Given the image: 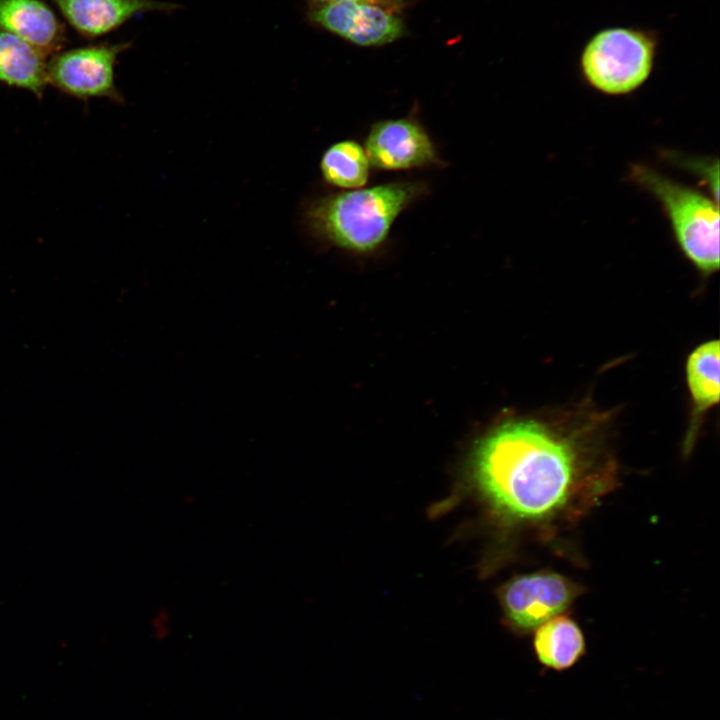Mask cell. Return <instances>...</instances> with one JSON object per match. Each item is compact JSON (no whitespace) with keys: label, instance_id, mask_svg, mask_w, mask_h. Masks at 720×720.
Instances as JSON below:
<instances>
[{"label":"cell","instance_id":"6da1fadb","mask_svg":"<svg viewBox=\"0 0 720 720\" xmlns=\"http://www.w3.org/2000/svg\"><path fill=\"white\" fill-rule=\"evenodd\" d=\"M611 419L582 402L500 423L474 450L475 489L510 525L545 533L576 520L615 486Z\"/></svg>","mask_w":720,"mask_h":720},{"label":"cell","instance_id":"7a4b0ae2","mask_svg":"<svg viewBox=\"0 0 720 720\" xmlns=\"http://www.w3.org/2000/svg\"><path fill=\"white\" fill-rule=\"evenodd\" d=\"M427 191L423 182L396 181L321 196L306 209L314 236L337 247L367 253L388 238L396 219Z\"/></svg>","mask_w":720,"mask_h":720},{"label":"cell","instance_id":"3957f363","mask_svg":"<svg viewBox=\"0 0 720 720\" xmlns=\"http://www.w3.org/2000/svg\"><path fill=\"white\" fill-rule=\"evenodd\" d=\"M632 180L660 203L682 254L704 276L719 270V205L703 191L637 164Z\"/></svg>","mask_w":720,"mask_h":720},{"label":"cell","instance_id":"277c9868","mask_svg":"<svg viewBox=\"0 0 720 720\" xmlns=\"http://www.w3.org/2000/svg\"><path fill=\"white\" fill-rule=\"evenodd\" d=\"M658 47L656 30L637 26L600 29L586 41L580 52L581 77L602 94H630L650 78Z\"/></svg>","mask_w":720,"mask_h":720},{"label":"cell","instance_id":"5b68a950","mask_svg":"<svg viewBox=\"0 0 720 720\" xmlns=\"http://www.w3.org/2000/svg\"><path fill=\"white\" fill-rule=\"evenodd\" d=\"M131 45L101 42L61 49L47 62L48 85L78 100L108 98L122 103L115 85V66L119 55Z\"/></svg>","mask_w":720,"mask_h":720},{"label":"cell","instance_id":"8992f818","mask_svg":"<svg viewBox=\"0 0 720 720\" xmlns=\"http://www.w3.org/2000/svg\"><path fill=\"white\" fill-rule=\"evenodd\" d=\"M582 590L568 577L543 570L511 579L501 588L499 598L507 623L526 634L563 614Z\"/></svg>","mask_w":720,"mask_h":720},{"label":"cell","instance_id":"52a82bcc","mask_svg":"<svg viewBox=\"0 0 720 720\" xmlns=\"http://www.w3.org/2000/svg\"><path fill=\"white\" fill-rule=\"evenodd\" d=\"M395 5L387 0H332L314 6L308 19L356 45L382 46L404 33Z\"/></svg>","mask_w":720,"mask_h":720},{"label":"cell","instance_id":"ba28073f","mask_svg":"<svg viewBox=\"0 0 720 720\" xmlns=\"http://www.w3.org/2000/svg\"><path fill=\"white\" fill-rule=\"evenodd\" d=\"M364 148L371 167L381 171H403L441 163L428 131L411 116L375 122L366 136Z\"/></svg>","mask_w":720,"mask_h":720},{"label":"cell","instance_id":"9c48e42d","mask_svg":"<svg viewBox=\"0 0 720 720\" xmlns=\"http://www.w3.org/2000/svg\"><path fill=\"white\" fill-rule=\"evenodd\" d=\"M81 37L97 39L146 12H172L178 5L157 0H50Z\"/></svg>","mask_w":720,"mask_h":720},{"label":"cell","instance_id":"30bf717a","mask_svg":"<svg viewBox=\"0 0 720 720\" xmlns=\"http://www.w3.org/2000/svg\"><path fill=\"white\" fill-rule=\"evenodd\" d=\"M0 29L45 56L58 52L68 43L65 24L43 0H0Z\"/></svg>","mask_w":720,"mask_h":720},{"label":"cell","instance_id":"8fae6325","mask_svg":"<svg viewBox=\"0 0 720 720\" xmlns=\"http://www.w3.org/2000/svg\"><path fill=\"white\" fill-rule=\"evenodd\" d=\"M686 383L691 399L689 427L684 447L688 452L696 439L704 416L719 402L720 343L708 340L694 348L685 364Z\"/></svg>","mask_w":720,"mask_h":720},{"label":"cell","instance_id":"7c38bea8","mask_svg":"<svg viewBox=\"0 0 720 720\" xmlns=\"http://www.w3.org/2000/svg\"><path fill=\"white\" fill-rule=\"evenodd\" d=\"M533 651L545 669L564 672L585 656L587 646L582 629L568 616H555L534 630Z\"/></svg>","mask_w":720,"mask_h":720},{"label":"cell","instance_id":"4fadbf2b","mask_svg":"<svg viewBox=\"0 0 720 720\" xmlns=\"http://www.w3.org/2000/svg\"><path fill=\"white\" fill-rule=\"evenodd\" d=\"M46 56L17 36L0 29V82L44 96L48 85Z\"/></svg>","mask_w":720,"mask_h":720},{"label":"cell","instance_id":"5bb4252c","mask_svg":"<svg viewBox=\"0 0 720 720\" xmlns=\"http://www.w3.org/2000/svg\"><path fill=\"white\" fill-rule=\"evenodd\" d=\"M370 170L371 164L364 146L353 139L333 143L324 151L320 160L323 179L343 190L365 187Z\"/></svg>","mask_w":720,"mask_h":720},{"label":"cell","instance_id":"9a60e30c","mask_svg":"<svg viewBox=\"0 0 720 720\" xmlns=\"http://www.w3.org/2000/svg\"><path fill=\"white\" fill-rule=\"evenodd\" d=\"M152 639L158 642L166 641L173 631V618L166 607H159L152 612L149 622Z\"/></svg>","mask_w":720,"mask_h":720},{"label":"cell","instance_id":"2e32d148","mask_svg":"<svg viewBox=\"0 0 720 720\" xmlns=\"http://www.w3.org/2000/svg\"><path fill=\"white\" fill-rule=\"evenodd\" d=\"M313 6H318L332 0H308Z\"/></svg>","mask_w":720,"mask_h":720},{"label":"cell","instance_id":"e0dca14e","mask_svg":"<svg viewBox=\"0 0 720 720\" xmlns=\"http://www.w3.org/2000/svg\"><path fill=\"white\" fill-rule=\"evenodd\" d=\"M387 1L392 2V3H394V4L397 5V4H399L402 0H387Z\"/></svg>","mask_w":720,"mask_h":720}]
</instances>
